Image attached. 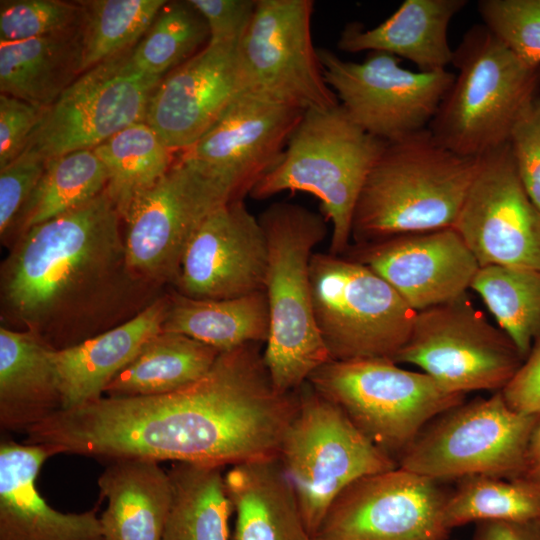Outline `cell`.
Here are the masks:
<instances>
[{"label": "cell", "mask_w": 540, "mask_h": 540, "mask_svg": "<svg viewBox=\"0 0 540 540\" xmlns=\"http://www.w3.org/2000/svg\"><path fill=\"white\" fill-rule=\"evenodd\" d=\"M297 403L296 392L275 389L259 343H250L221 352L186 388L59 411L27 430L25 442L52 455L234 466L277 458Z\"/></svg>", "instance_id": "obj_1"}, {"label": "cell", "mask_w": 540, "mask_h": 540, "mask_svg": "<svg viewBox=\"0 0 540 540\" xmlns=\"http://www.w3.org/2000/svg\"><path fill=\"white\" fill-rule=\"evenodd\" d=\"M120 218L105 190L21 233L4 261L5 308L53 349L80 343L77 326L105 312L138 276L127 263Z\"/></svg>", "instance_id": "obj_2"}, {"label": "cell", "mask_w": 540, "mask_h": 540, "mask_svg": "<svg viewBox=\"0 0 540 540\" xmlns=\"http://www.w3.org/2000/svg\"><path fill=\"white\" fill-rule=\"evenodd\" d=\"M424 129L386 142L359 194L351 238L358 245L453 228L479 166Z\"/></svg>", "instance_id": "obj_3"}, {"label": "cell", "mask_w": 540, "mask_h": 540, "mask_svg": "<svg viewBox=\"0 0 540 540\" xmlns=\"http://www.w3.org/2000/svg\"><path fill=\"white\" fill-rule=\"evenodd\" d=\"M258 219L268 247L264 292L270 331L263 358L275 389L292 393L331 360L315 322L310 286L311 258L326 237L327 220L288 202L270 205Z\"/></svg>", "instance_id": "obj_4"}, {"label": "cell", "mask_w": 540, "mask_h": 540, "mask_svg": "<svg viewBox=\"0 0 540 540\" xmlns=\"http://www.w3.org/2000/svg\"><path fill=\"white\" fill-rule=\"evenodd\" d=\"M386 142L359 127L338 104L306 110L277 164L251 189L257 200L284 191L311 193L331 223L330 253L349 248L355 206Z\"/></svg>", "instance_id": "obj_5"}, {"label": "cell", "mask_w": 540, "mask_h": 540, "mask_svg": "<svg viewBox=\"0 0 540 540\" xmlns=\"http://www.w3.org/2000/svg\"><path fill=\"white\" fill-rule=\"evenodd\" d=\"M452 65L457 74L428 129L448 150L479 158L508 142L536 96L539 69L521 61L483 24L464 34Z\"/></svg>", "instance_id": "obj_6"}, {"label": "cell", "mask_w": 540, "mask_h": 540, "mask_svg": "<svg viewBox=\"0 0 540 540\" xmlns=\"http://www.w3.org/2000/svg\"><path fill=\"white\" fill-rule=\"evenodd\" d=\"M297 398L277 459L312 537L344 489L398 464L308 382L297 390Z\"/></svg>", "instance_id": "obj_7"}, {"label": "cell", "mask_w": 540, "mask_h": 540, "mask_svg": "<svg viewBox=\"0 0 540 540\" xmlns=\"http://www.w3.org/2000/svg\"><path fill=\"white\" fill-rule=\"evenodd\" d=\"M307 382L396 462L429 422L465 401L426 373L384 358L330 360Z\"/></svg>", "instance_id": "obj_8"}, {"label": "cell", "mask_w": 540, "mask_h": 540, "mask_svg": "<svg viewBox=\"0 0 540 540\" xmlns=\"http://www.w3.org/2000/svg\"><path fill=\"white\" fill-rule=\"evenodd\" d=\"M310 286L315 322L331 360H393L408 341L417 312L363 263L314 252Z\"/></svg>", "instance_id": "obj_9"}, {"label": "cell", "mask_w": 540, "mask_h": 540, "mask_svg": "<svg viewBox=\"0 0 540 540\" xmlns=\"http://www.w3.org/2000/svg\"><path fill=\"white\" fill-rule=\"evenodd\" d=\"M539 416L511 409L496 391L441 413L398 457V467L435 481L521 477Z\"/></svg>", "instance_id": "obj_10"}, {"label": "cell", "mask_w": 540, "mask_h": 540, "mask_svg": "<svg viewBox=\"0 0 540 540\" xmlns=\"http://www.w3.org/2000/svg\"><path fill=\"white\" fill-rule=\"evenodd\" d=\"M238 197L226 178L180 157L124 217V245L130 269L140 277L176 282L184 252L204 220Z\"/></svg>", "instance_id": "obj_11"}, {"label": "cell", "mask_w": 540, "mask_h": 540, "mask_svg": "<svg viewBox=\"0 0 540 540\" xmlns=\"http://www.w3.org/2000/svg\"><path fill=\"white\" fill-rule=\"evenodd\" d=\"M393 362L422 369L445 389L500 391L524 361L467 294L416 313L410 337Z\"/></svg>", "instance_id": "obj_12"}, {"label": "cell", "mask_w": 540, "mask_h": 540, "mask_svg": "<svg viewBox=\"0 0 540 540\" xmlns=\"http://www.w3.org/2000/svg\"><path fill=\"white\" fill-rule=\"evenodd\" d=\"M312 0H257L238 44L244 92L302 111L339 104L313 45Z\"/></svg>", "instance_id": "obj_13"}, {"label": "cell", "mask_w": 540, "mask_h": 540, "mask_svg": "<svg viewBox=\"0 0 540 540\" xmlns=\"http://www.w3.org/2000/svg\"><path fill=\"white\" fill-rule=\"evenodd\" d=\"M323 74L348 116L364 131L393 142L427 129L455 74L411 71L400 58L369 52L361 62L318 49Z\"/></svg>", "instance_id": "obj_14"}, {"label": "cell", "mask_w": 540, "mask_h": 540, "mask_svg": "<svg viewBox=\"0 0 540 540\" xmlns=\"http://www.w3.org/2000/svg\"><path fill=\"white\" fill-rule=\"evenodd\" d=\"M130 51L80 75L45 110L24 151L48 161L93 150L121 130L145 122L149 100L162 78L138 71Z\"/></svg>", "instance_id": "obj_15"}, {"label": "cell", "mask_w": 540, "mask_h": 540, "mask_svg": "<svg viewBox=\"0 0 540 540\" xmlns=\"http://www.w3.org/2000/svg\"><path fill=\"white\" fill-rule=\"evenodd\" d=\"M448 495L400 467L364 476L339 494L312 540H446Z\"/></svg>", "instance_id": "obj_16"}, {"label": "cell", "mask_w": 540, "mask_h": 540, "mask_svg": "<svg viewBox=\"0 0 540 540\" xmlns=\"http://www.w3.org/2000/svg\"><path fill=\"white\" fill-rule=\"evenodd\" d=\"M453 228L480 267L540 270V210L522 185L508 142L480 157Z\"/></svg>", "instance_id": "obj_17"}, {"label": "cell", "mask_w": 540, "mask_h": 540, "mask_svg": "<svg viewBox=\"0 0 540 540\" xmlns=\"http://www.w3.org/2000/svg\"><path fill=\"white\" fill-rule=\"evenodd\" d=\"M268 247L260 221L244 199L213 211L191 238L176 284L179 294L203 300L264 291Z\"/></svg>", "instance_id": "obj_18"}, {"label": "cell", "mask_w": 540, "mask_h": 540, "mask_svg": "<svg viewBox=\"0 0 540 540\" xmlns=\"http://www.w3.org/2000/svg\"><path fill=\"white\" fill-rule=\"evenodd\" d=\"M238 44L208 43L155 88L145 122L173 151L195 144L244 92Z\"/></svg>", "instance_id": "obj_19"}, {"label": "cell", "mask_w": 540, "mask_h": 540, "mask_svg": "<svg viewBox=\"0 0 540 540\" xmlns=\"http://www.w3.org/2000/svg\"><path fill=\"white\" fill-rule=\"evenodd\" d=\"M304 112L243 92L180 155L226 178L244 199L280 160Z\"/></svg>", "instance_id": "obj_20"}, {"label": "cell", "mask_w": 540, "mask_h": 540, "mask_svg": "<svg viewBox=\"0 0 540 540\" xmlns=\"http://www.w3.org/2000/svg\"><path fill=\"white\" fill-rule=\"evenodd\" d=\"M354 253L416 312L466 294L480 268L454 228L357 245Z\"/></svg>", "instance_id": "obj_21"}, {"label": "cell", "mask_w": 540, "mask_h": 540, "mask_svg": "<svg viewBox=\"0 0 540 540\" xmlns=\"http://www.w3.org/2000/svg\"><path fill=\"white\" fill-rule=\"evenodd\" d=\"M53 456L41 445L0 444V540H104L97 509L63 513L37 488L43 463Z\"/></svg>", "instance_id": "obj_22"}, {"label": "cell", "mask_w": 540, "mask_h": 540, "mask_svg": "<svg viewBox=\"0 0 540 540\" xmlns=\"http://www.w3.org/2000/svg\"><path fill=\"white\" fill-rule=\"evenodd\" d=\"M169 301L158 299L122 324L54 351L63 410L96 401L142 346L163 330Z\"/></svg>", "instance_id": "obj_23"}, {"label": "cell", "mask_w": 540, "mask_h": 540, "mask_svg": "<svg viewBox=\"0 0 540 540\" xmlns=\"http://www.w3.org/2000/svg\"><path fill=\"white\" fill-rule=\"evenodd\" d=\"M466 0H405L381 24L364 28L352 22L342 30L337 47L347 53L385 52L405 58L419 71L446 70L454 50L448 28Z\"/></svg>", "instance_id": "obj_24"}, {"label": "cell", "mask_w": 540, "mask_h": 540, "mask_svg": "<svg viewBox=\"0 0 540 540\" xmlns=\"http://www.w3.org/2000/svg\"><path fill=\"white\" fill-rule=\"evenodd\" d=\"M54 351L30 331L0 328V425L27 432L63 410Z\"/></svg>", "instance_id": "obj_25"}, {"label": "cell", "mask_w": 540, "mask_h": 540, "mask_svg": "<svg viewBox=\"0 0 540 540\" xmlns=\"http://www.w3.org/2000/svg\"><path fill=\"white\" fill-rule=\"evenodd\" d=\"M98 478L108 505L100 516L104 540H162L172 487L158 461L116 458Z\"/></svg>", "instance_id": "obj_26"}, {"label": "cell", "mask_w": 540, "mask_h": 540, "mask_svg": "<svg viewBox=\"0 0 540 540\" xmlns=\"http://www.w3.org/2000/svg\"><path fill=\"white\" fill-rule=\"evenodd\" d=\"M225 482L236 514L233 540H312L277 458L231 466Z\"/></svg>", "instance_id": "obj_27"}, {"label": "cell", "mask_w": 540, "mask_h": 540, "mask_svg": "<svg viewBox=\"0 0 540 540\" xmlns=\"http://www.w3.org/2000/svg\"><path fill=\"white\" fill-rule=\"evenodd\" d=\"M82 75L80 28L0 43V91L49 108Z\"/></svg>", "instance_id": "obj_28"}, {"label": "cell", "mask_w": 540, "mask_h": 540, "mask_svg": "<svg viewBox=\"0 0 540 540\" xmlns=\"http://www.w3.org/2000/svg\"><path fill=\"white\" fill-rule=\"evenodd\" d=\"M221 352L183 334L162 330L150 338L105 389L107 397H139L186 388L212 368Z\"/></svg>", "instance_id": "obj_29"}, {"label": "cell", "mask_w": 540, "mask_h": 540, "mask_svg": "<svg viewBox=\"0 0 540 540\" xmlns=\"http://www.w3.org/2000/svg\"><path fill=\"white\" fill-rule=\"evenodd\" d=\"M163 330L183 334L219 352L267 342L270 317L264 291L217 300L178 294L169 307Z\"/></svg>", "instance_id": "obj_30"}, {"label": "cell", "mask_w": 540, "mask_h": 540, "mask_svg": "<svg viewBox=\"0 0 540 540\" xmlns=\"http://www.w3.org/2000/svg\"><path fill=\"white\" fill-rule=\"evenodd\" d=\"M223 469L190 462L172 466V500L162 540H229L234 511Z\"/></svg>", "instance_id": "obj_31"}, {"label": "cell", "mask_w": 540, "mask_h": 540, "mask_svg": "<svg viewBox=\"0 0 540 540\" xmlns=\"http://www.w3.org/2000/svg\"><path fill=\"white\" fill-rule=\"evenodd\" d=\"M93 151L106 168V191L122 219L135 199L174 163V151L146 122L121 130Z\"/></svg>", "instance_id": "obj_32"}, {"label": "cell", "mask_w": 540, "mask_h": 540, "mask_svg": "<svg viewBox=\"0 0 540 540\" xmlns=\"http://www.w3.org/2000/svg\"><path fill=\"white\" fill-rule=\"evenodd\" d=\"M107 182L106 168L93 150L48 160L17 220L19 234L90 202L106 190Z\"/></svg>", "instance_id": "obj_33"}, {"label": "cell", "mask_w": 540, "mask_h": 540, "mask_svg": "<svg viewBox=\"0 0 540 540\" xmlns=\"http://www.w3.org/2000/svg\"><path fill=\"white\" fill-rule=\"evenodd\" d=\"M470 289L481 297L525 359L540 338V270L483 266Z\"/></svg>", "instance_id": "obj_34"}, {"label": "cell", "mask_w": 540, "mask_h": 540, "mask_svg": "<svg viewBox=\"0 0 540 540\" xmlns=\"http://www.w3.org/2000/svg\"><path fill=\"white\" fill-rule=\"evenodd\" d=\"M482 521L540 522V486L523 477L459 480L443 509L444 527Z\"/></svg>", "instance_id": "obj_35"}, {"label": "cell", "mask_w": 540, "mask_h": 540, "mask_svg": "<svg viewBox=\"0 0 540 540\" xmlns=\"http://www.w3.org/2000/svg\"><path fill=\"white\" fill-rule=\"evenodd\" d=\"M82 74L97 64L131 50L144 36L165 0L80 1Z\"/></svg>", "instance_id": "obj_36"}, {"label": "cell", "mask_w": 540, "mask_h": 540, "mask_svg": "<svg viewBox=\"0 0 540 540\" xmlns=\"http://www.w3.org/2000/svg\"><path fill=\"white\" fill-rule=\"evenodd\" d=\"M208 42L207 23L190 1H167L131 49L130 61L138 71L163 78Z\"/></svg>", "instance_id": "obj_37"}, {"label": "cell", "mask_w": 540, "mask_h": 540, "mask_svg": "<svg viewBox=\"0 0 540 540\" xmlns=\"http://www.w3.org/2000/svg\"><path fill=\"white\" fill-rule=\"evenodd\" d=\"M483 25L521 61L540 68V0H480Z\"/></svg>", "instance_id": "obj_38"}, {"label": "cell", "mask_w": 540, "mask_h": 540, "mask_svg": "<svg viewBox=\"0 0 540 540\" xmlns=\"http://www.w3.org/2000/svg\"><path fill=\"white\" fill-rule=\"evenodd\" d=\"M83 15L80 1L1 0L0 43L76 30Z\"/></svg>", "instance_id": "obj_39"}, {"label": "cell", "mask_w": 540, "mask_h": 540, "mask_svg": "<svg viewBox=\"0 0 540 540\" xmlns=\"http://www.w3.org/2000/svg\"><path fill=\"white\" fill-rule=\"evenodd\" d=\"M508 144L528 196L540 210V97L535 96L514 123Z\"/></svg>", "instance_id": "obj_40"}, {"label": "cell", "mask_w": 540, "mask_h": 540, "mask_svg": "<svg viewBox=\"0 0 540 540\" xmlns=\"http://www.w3.org/2000/svg\"><path fill=\"white\" fill-rule=\"evenodd\" d=\"M44 159L24 151L0 168L1 237L16 226L19 215L37 186L46 166Z\"/></svg>", "instance_id": "obj_41"}, {"label": "cell", "mask_w": 540, "mask_h": 540, "mask_svg": "<svg viewBox=\"0 0 540 540\" xmlns=\"http://www.w3.org/2000/svg\"><path fill=\"white\" fill-rule=\"evenodd\" d=\"M45 110L0 93V168L22 154Z\"/></svg>", "instance_id": "obj_42"}, {"label": "cell", "mask_w": 540, "mask_h": 540, "mask_svg": "<svg viewBox=\"0 0 540 540\" xmlns=\"http://www.w3.org/2000/svg\"><path fill=\"white\" fill-rule=\"evenodd\" d=\"M205 19L209 44H238L255 12L257 0H189Z\"/></svg>", "instance_id": "obj_43"}, {"label": "cell", "mask_w": 540, "mask_h": 540, "mask_svg": "<svg viewBox=\"0 0 540 540\" xmlns=\"http://www.w3.org/2000/svg\"><path fill=\"white\" fill-rule=\"evenodd\" d=\"M500 392L511 409L540 416V338Z\"/></svg>", "instance_id": "obj_44"}, {"label": "cell", "mask_w": 540, "mask_h": 540, "mask_svg": "<svg viewBox=\"0 0 540 540\" xmlns=\"http://www.w3.org/2000/svg\"><path fill=\"white\" fill-rule=\"evenodd\" d=\"M472 540H540V522L482 521Z\"/></svg>", "instance_id": "obj_45"}, {"label": "cell", "mask_w": 540, "mask_h": 540, "mask_svg": "<svg viewBox=\"0 0 540 540\" xmlns=\"http://www.w3.org/2000/svg\"><path fill=\"white\" fill-rule=\"evenodd\" d=\"M521 477L540 486V416L529 442L525 469Z\"/></svg>", "instance_id": "obj_46"}]
</instances>
